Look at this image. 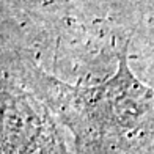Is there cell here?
Masks as SVG:
<instances>
[{
    "label": "cell",
    "mask_w": 154,
    "mask_h": 154,
    "mask_svg": "<svg viewBox=\"0 0 154 154\" xmlns=\"http://www.w3.org/2000/svg\"><path fill=\"white\" fill-rule=\"evenodd\" d=\"M46 93L74 132L79 154H154V90L135 80L126 65L102 85L49 80Z\"/></svg>",
    "instance_id": "cell-1"
}]
</instances>
